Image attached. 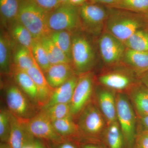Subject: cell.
Segmentation results:
<instances>
[{
  "label": "cell",
  "instance_id": "6da1fadb",
  "mask_svg": "<svg viewBox=\"0 0 148 148\" xmlns=\"http://www.w3.org/2000/svg\"><path fill=\"white\" fill-rule=\"evenodd\" d=\"M50 13L34 0H20L17 20L31 32L34 39L40 40L52 32L48 24Z\"/></svg>",
  "mask_w": 148,
  "mask_h": 148
},
{
  "label": "cell",
  "instance_id": "7a4b0ae2",
  "mask_svg": "<svg viewBox=\"0 0 148 148\" xmlns=\"http://www.w3.org/2000/svg\"><path fill=\"white\" fill-rule=\"evenodd\" d=\"M145 22L143 17L127 10H109L105 26L106 31L124 43Z\"/></svg>",
  "mask_w": 148,
  "mask_h": 148
},
{
  "label": "cell",
  "instance_id": "3957f363",
  "mask_svg": "<svg viewBox=\"0 0 148 148\" xmlns=\"http://www.w3.org/2000/svg\"><path fill=\"white\" fill-rule=\"evenodd\" d=\"M4 95L8 110L20 121L27 123L40 110L16 84L8 85Z\"/></svg>",
  "mask_w": 148,
  "mask_h": 148
},
{
  "label": "cell",
  "instance_id": "277c9868",
  "mask_svg": "<svg viewBox=\"0 0 148 148\" xmlns=\"http://www.w3.org/2000/svg\"><path fill=\"white\" fill-rule=\"evenodd\" d=\"M95 52L88 39L83 35L72 36L71 65L77 75L90 72L94 65Z\"/></svg>",
  "mask_w": 148,
  "mask_h": 148
},
{
  "label": "cell",
  "instance_id": "5b68a950",
  "mask_svg": "<svg viewBox=\"0 0 148 148\" xmlns=\"http://www.w3.org/2000/svg\"><path fill=\"white\" fill-rule=\"evenodd\" d=\"M117 120L123 134L124 140L132 147L136 139L137 118L135 111L127 96L122 93L116 95Z\"/></svg>",
  "mask_w": 148,
  "mask_h": 148
},
{
  "label": "cell",
  "instance_id": "8992f818",
  "mask_svg": "<svg viewBox=\"0 0 148 148\" xmlns=\"http://www.w3.org/2000/svg\"><path fill=\"white\" fill-rule=\"evenodd\" d=\"M48 24L51 32H71L77 29L80 24L79 7L70 4L61 5L50 12Z\"/></svg>",
  "mask_w": 148,
  "mask_h": 148
},
{
  "label": "cell",
  "instance_id": "52a82bcc",
  "mask_svg": "<svg viewBox=\"0 0 148 148\" xmlns=\"http://www.w3.org/2000/svg\"><path fill=\"white\" fill-rule=\"evenodd\" d=\"M79 13L80 23L85 29L98 34L106 24L109 11L100 4L86 2L79 6Z\"/></svg>",
  "mask_w": 148,
  "mask_h": 148
},
{
  "label": "cell",
  "instance_id": "ba28073f",
  "mask_svg": "<svg viewBox=\"0 0 148 148\" xmlns=\"http://www.w3.org/2000/svg\"><path fill=\"white\" fill-rule=\"evenodd\" d=\"M77 123L79 133L95 136L101 133L106 126L105 117L95 104L89 102L78 117Z\"/></svg>",
  "mask_w": 148,
  "mask_h": 148
},
{
  "label": "cell",
  "instance_id": "9c48e42d",
  "mask_svg": "<svg viewBox=\"0 0 148 148\" xmlns=\"http://www.w3.org/2000/svg\"><path fill=\"white\" fill-rule=\"evenodd\" d=\"M93 79L90 72L78 75L77 82L70 103L71 113L74 119L78 118L90 102L93 92Z\"/></svg>",
  "mask_w": 148,
  "mask_h": 148
},
{
  "label": "cell",
  "instance_id": "30bf717a",
  "mask_svg": "<svg viewBox=\"0 0 148 148\" xmlns=\"http://www.w3.org/2000/svg\"><path fill=\"white\" fill-rule=\"evenodd\" d=\"M28 130L34 138L57 145L68 140L58 134L52 122L41 111L27 123Z\"/></svg>",
  "mask_w": 148,
  "mask_h": 148
},
{
  "label": "cell",
  "instance_id": "8fae6325",
  "mask_svg": "<svg viewBox=\"0 0 148 148\" xmlns=\"http://www.w3.org/2000/svg\"><path fill=\"white\" fill-rule=\"evenodd\" d=\"M98 45L102 59L110 65L116 64L123 59L127 49L123 42L107 31L101 35Z\"/></svg>",
  "mask_w": 148,
  "mask_h": 148
},
{
  "label": "cell",
  "instance_id": "7c38bea8",
  "mask_svg": "<svg viewBox=\"0 0 148 148\" xmlns=\"http://www.w3.org/2000/svg\"><path fill=\"white\" fill-rule=\"evenodd\" d=\"M11 130L8 141L10 148H23L34 142V137L29 132L27 123L20 121L11 113Z\"/></svg>",
  "mask_w": 148,
  "mask_h": 148
},
{
  "label": "cell",
  "instance_id": "4fadbf2b",
  "mask_svg": "<svg viewBox=\"0 0 148 148\" xmlns=\"http://www.w3.org/2000/svg\"><path fill=\"white\" fill-rule=\"evenodd\" d=\"M26 71L32 78L36 86L38 106L41 110L49 102L54 89L49 84L43 72L36 62L34 66Z\"/></svg>",
  "mask_w": 148,
  "mask_h": 148
},
{
  "label": "cell",
  "instance_id": "5bb4252c",
  "mask_svg": "<svg viewBox=\"0 0 148 148\" xmlns=\"http://www.w3.org/2000/svg\"><path fill=\"white\" fill-rule=\"evenodd\" d=\"M44 73L49 84L53 89L62 85L76 75L70 64L51 65Z\"/></svg>",
  "mask_w": 148,
  "mask_h": 148
},
{
  "label": "cell",
  "instance_id": "9a60e30c",
  "mask_svg": "<svg viewBox=\"0 0 148 148\" xmlns=\"http://www.w3.org/2000/svg\"><path fill=\"white\" fill-rule=\"evenodd\" d=\"M97 98L100 111L108 124L117 121L116 98L113 92L108 89H102L98 92Z\"/></svg>",
  "mask_w": 148,
  "mask_h": 148
},
{
  "label": "cell",
  "instance_id": "2e32d148",
  "mask_svg": "<svg viewBox=\"0 0 148 148\" xmlns=\"http://www.w3.org/2000/svg\"><path fill=\"white\" fill-rule=\"evenodd\" d=\"M11 72L16 84L33 103L38 106V91L32 78L26 71L13 66L12 68Z\"/></svg>",
  "mask_w": 148,
  "mask_h": 148
},
{
  "label": "cell",
  "instance_id": "e0dca14e",
  "mask_svg": "<svg viewBox=\"0 0 148 148\" xmlns=\"http://www.w3.org/2000/svg\"><path fill=\"white\" fill-rule=\"evenodd\" d=\"M130 101L138 117L148 116V90L140 81L130 90Z\"/></svg>",
  "mask_w": 148,
  "mask_h": 148
},
{
  "label": "cell",
  "instance_id": "ac0fdd59",
  "mask_svg": "<svg viewBox=\"0 0 148 148\" xmlns=\"http://www.w3.org/2000/svg\"><path fill=\"white\" fill-rule=\"evenodd\" d=\"M78 79V75H75L64 84L53 89L50 101L43 108L60 103L70 104Z\"/></svg>",
  "mask_w": 148,
  "mask_h": 148
},
{
  "label": "cell",
  "instance_id": "d6986e66",
  "mask_svg": "<svg viewBox=\"0 0 148 148\" xmlns=\"http://www.w3.org/2000/svg\"><path fill=\"white\" fill-rule=\"evenodd\" d=\"M99 81L107 88L117 90L127 89L134 82L133 79L130 75L118 72L102 75L99 77Z\"/></svg>",
  "mask_w": 148,
  "mask_h": 148
},
{
  "label": "cell",
  "instance_id": "ffe728a7",
  "mask_svg": "<svg viewBox=\"0 0 148 148\" xmlns=\"http://www.w3.org/2000/svg\"><path fill=\"white\" fill-rule=\"evenodd\" d=\"M123 59L139 75L148 71V51H141L127 48Z\"/></svg>",
  "mask_w": 148,
  "mask_h": 148
},
{
  "label": "cell",
  "instance_id": "44dd1931",
  "mask_svg": "<svg viewBox=\"0 0 148 148\" xmlns=\"http://www.w3.org/2000/svg\"><path fill=\"white\" fill-rule=\"evenodd\" d=\"M40 40L46 51L51 65L59 64H71V60L56 45L49 37H45Z\"/></svg>",
  "mask_w": 148,
  "mask_h": 148
},
{
  "label": "cell",
  "instance_id": "7402d4cb",
  "mask_svg": "<svg viewBox=\"0 0 148 148\" xmlns=\"http://www.w3.org/2000/svg\"><path fill=\"white\" fill-rule=\"evenodd\" d=\"M51 122L57 133L66 140L79 133L77 124L71 115Z\"/></svg>",
  "mask_w": 148,
  "mask_h": 148
},
{
  "label": "cell",
  "instance_id": "603a6c76",
  "mask_svg": "<svg viewBox=\"0 0 148 148\" xmlns=\"http://www.w3.org/2000/svg\"><path fill=\"white\" fill-rule=\"evenodd\" d=\"M11 44L8 38L1 33L0 36V70L1 74L9 75L11 73Z\"/></svg>",
  "mask_w": 148,
  "mask_h": 148
},
{
  "label": "cell",
  "instance_id": "cb8c5ba5",
  "mask_svg": "<svg viewBox=\"0 0 148 148\" xmlns=\"http://www.w3.org/2000/svg\"><path fill=\"white\" fill-rule=\"evenodd\" d=\"M48 37L72 62V36L71 32L67 31L52 32Z\"/></svg>",
  "mask_w": 148,
  "mask_h": 148
},
{
  "label": "cell",
  "instance_id": "d4e9b609",
  "mask_svg": "<svg viewBox=\"0 0 148 148\" xmlns=\"http://www.w3.org/2000/svg\"><path fill=\"white\" fill-rule=\"evenodd\" d=\"M14 67L27 71L34 66L36 61L31 49L20 45L14 53Z\"/></svg>",
  "mask_w": 148,
  "mask_h": 148
},
{
  "label": "cell",
  "instance_id": "484cf974",
  "mask_svg": "<svg viewBox=\"0 0 148 148\" xmlns=\"http://www.w3.org/2000/svg\"><path fill=\"white\" fill-rule=\"evenodd\" d=\"M11 33L14 39L20 45L32 49L34 39L31 32L18 20L12 23Z\"/></svg>",
  "mask_w": 148,
  "mask_h": 148
},
{
  "label": "cell",
  "instance_id": "4316f807",
  "mask_svg": "<svg viewBox=\"0 0 148 148\" xmlns=\"http://www.w3.org/2000/svg\"><path fill=\"white\" fill-rule=\"evenodd\" d=\"M20 0H0L1 17L4 22L13 23L17 20Z\"/></svg>",
  "mask_w": 148,
  "mask_h": 148
},
{
  "label": "cell",
  "instance_id": "83f0119b",
  "mask_svg": "<svg viewBox=\"0 0 148 148\" xmlns=\"http://www.w3.org/2000/svg\"><path fill=\"white\" fill-rule=\"evenodd\" d=\"M127 49L148 51V30L141 29L135 32L124 42Z\"/></svg>",
  "mask_w": 148,
  "mask_h": 148
},
{
  "label": "cell",
  "instance_id": "f1b7e54d",
  "mask_svg": "<svg viewBox=\"0 0 148 148\" xmlns=\"http://www.w3.org/2000/svg\"><path fill=\"white\" fill-rule=\"evenodd\" d=\"M106 130V138L110 148H123V134L117 121L108 124Z\"/></svg>",
  "mask_w": 148,
  "mask_h": 148
},
{
  "label": "cell",
  "instance_id": "f546056e",
  "mask_svg": "<svg viewBox=\"0 0 148 148\" xmlns=\"http://www.w3.org/2000/svg\"><path fill=\"white\" fill-rule=\"evenodd\" d=\"M31 50L36 63L43 73H45L49 68L51 64L46 51L40 40H34Z\"/></svg>",
  "mask_w": 148,
  "mask_h": 148
},
{
  "label": "cell",
  "instance_id": "4dcf8cb0",
  "mask_svg": "<svg viewBox=\"0 0 148 148\" xmlns=\"http://www.w3.org/2000/svg\"><path fill=\"white\" fill-rule=\"evenodd\" d=\"M40 110L51 121L71 115L70 104H55Z\"/></svg>",
  "mask_w": 148,
  "mask_h": 148
},
{
  "label": "cell",
  "instance_id": "1f68e13d",
  "mask_svg": "<svg viewBox=\"0 0 148 148\" xmlns=\"http://www.w3.org/2000/svg\"><path fill=\"white\" fill-rule=\"evenodd\" d=\"M114 8L147 14L148 13V0H121Z\"/></svg>",
  "mask_w": 148,
  "mask_h": 148
},
{
  "label": "cell",
  "instance_id": "d6a6232c",
  "mask_svg": "<svg viewBox=\"0 0 148 148\" xmlns=\"http://www.w3.org/2000/svg\"><path fill=\"white\" fill-rule=\"evenodd\" d=\"M11 130V113L8 109L0 111V140L1 143H8Z\"/></svg>",
  "mask_w": 148,
  "mask_h": 148
},
{
  "label": "cell",
  "instance_id": "836d02e7",
  "mask_svg": "<svg viewBox=\"0 0 148 148\" xmlns=\"http://www.w3.org/2000/svg\"><path fill=\"white\" fill-rule=\"evenodd\" d=\"M40 7L49 12L53 11L61 4L59 0H34Z\"/></svg>",
  "mask_w": 148,
  "mask_h": 148
},
{
  "label": "cell",
  "instance_id": "e575fe53",
  "mask_svg": "<svg viewBox=\"0 0 148 148\" xmlns=\"http://www.w3.org/2000/svg\"><path fill=\"white\" fill-rule=\"evenodd\" d=\"M135 142V148H148V132H139Z\"/></svg>",
  "mask_w": 148,
  "mask_h": 148
},
{
  "label": "cell",
  "instance_id": "d590c367",
  "mask_svg": "<svg viewBox=\"0 0 148 148\" xmlns=\"http://www.w3.org/2000/svg\"><path fill=\"white\" fill-rule=\"evenodd\" d=\"M138 123L140 127V132H148V116L144 117H138Z\"/></svg>",
  "mask_w": 148,
  "mask_h": 148
},
{
  "label": "cell",
  "instance_id": "8d00e7d4",
  "mask_svg": "<svg viewBox=\"0 0 148 148\" xmlns=\"http://www.w3.org/2000/svg\"><path fill=\"white\" fill-rule=\"evenodd\" d=\"M91 2L105 5L110 6L111 7L114 8L118 4L121 0H90Z\"/></svg>",
  "mask_w": 148,
  "mask_h": 148
},
{
  "label": "cell",
  "instance_id": "74e56055",
  "mask_svg": "<svg viewBox=\"0 0 148 148\" xmlns=\"http://www.w3.org/2000/svg\"><path fill=\"white\" fill-rule=\"evenodd\" d=\"M140 81L148 90V71L140 75Z\"/></svg>",
  "mask_w": 148,
  "mask_h": 148
},
{
  "label": "cell",
  "instance_id": "f35d334b",
  "mask_svg": "<svg viewBox=\"0 0 148 148\" xmlns=\"http://www.w3.org/2000/svg\"><path fill=\"white\" fill-rule=\"evenodd\" d=\"M58 148H77L72 143H69L68 141L57 145Z\"/></svg>",
  "mask_w": 148,
  "mask_h": 148
},
{
  "label": "cell",
  "instance_id": "ab89813d",
  "mask_svg": "<svg viewBox=\"0 0 148 148\" xmlns=\"http://www.w3.org/2000/svg\"><path fill=\"white\" fill-rule=\"evenodd\" d=\"M88 0H69V4L75 6L79 7L86 2Z\"/></svg>",
  "mask_w": 148,
  "mask_h": 148
},
{
  "label": "cell",
  "instance_id": "60d3db41",
  "mask_svg": "<svg viewBox=\"0 0 148 148\" xmlns=\"http://www.w3.org/2000/svg\"><path fill=\"white\" fill-rule=\"evenodd\" d=\"M34 144L36 148H45V146L38 140H35Z\"/></svg>",
  "mask_w": 148,
  "mask_h": 148
},
{
  "label": "cell",
  "instance_id": "b9f144b4",
  "mask_svg": "<svg viewBox=\"0 0 148 148\" xmlns=\"http://www.w3.org/2000/svg\"><path fill=\"white\" fill-rule=\"evenodd\" d=\"M82 148H100L97 146L94 145H90V144H86L83 145L82 146Z\"/></svg>",
  "mask_w": 148,
  "mask_h": 148
},
{
  "label": "cell",
  "instance_id": "7bdbcfd3",
  "mask_svg": "<svg viewBox=\"0 0 148 148\" xmlns=\"http://www.w3.org/2000/svg\"><path fill=\"white\" fill-rule=\"evenodd\" d=\"M34 142L27 144V145L24 146L23 148H36L35 146Z\"/></svg>",
  "mask_w": 148,
  "mask_h": 148
},
{
  "label": "cell",
  "instance_id": "ee69618b",
  "mask_svg": "<svg viewBox=\"0 0 148 148\" xmlns=\"http://www.w3.org/2000/svg\"><path fill=\"white\" fill-rule=\"evenodd\" d=\"M0 148H10L8 143H1Z\"/></svg>",
  "mask_w": 148,
  "mask_h": 148
},
{
  "label": "cell",
  "instance_id": "f6af8a7d",
  "mask_svg": "<svg viewBox=\"0 0 148 148\" xmlns=\"http://www.w3.org/2000/svg\"><path fill=\"white\" fill-rule=\"evenodd\" d=\"M61 5L69 4V0H59Z\"/></svg>",
  "mask_w": 148,
  "mask_h": 148
},
{
  "label": "cell",
  "instance_id": "bcb514c9",
  "mask_svg": "<svg viewBox=\"0 0 148 148\" xmlns=\"http://www.w3.org/2000/svg\"><path fill=\"white\" fill-rule=\"evenodd\" d=\"M147 14H148V13H147Z\"/></svg>",
  "mask_w": 148,
  "mask_h": 148
},
{
  "label": "cell",
  "instance_id": "7dc6e473",
  "mask_svg": "<svg viewBox=\"0 0 148 148\" xmlns=\"http://www.w3.org/2000/svg\"></svg>",
  "mask_w": 148,
  "mask_h": 148
}]
</instances>
